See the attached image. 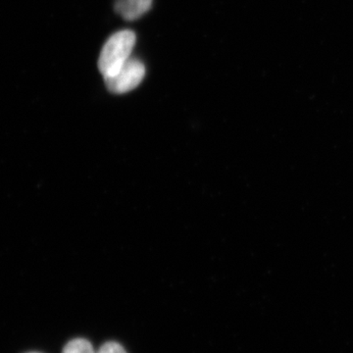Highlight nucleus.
Returning a JSON list of instances; mask_svg holds the SVG:
<instances>
[{
	"label": "nucleus",
	"instance_id": "f257e3e1",
	"mask_svg": "<svg viewBox=\"0 0 353 353\" xmlns=\"http://www.w3.org/2000/svg\"><path fill=\"white\" fill-rule=\"evenodd\" d=\"M136 34L130 30L115 32L102 48L99 69L103 77L112 76L131 58Z\"/></svg>",
	"mask_w": 353,
	"mask_h": 353
},
{
	"label": "nucleus",
	"instance_id": "f03ea898",
	"mask_svg": "<svg viewBox=\"0 0 353 353\" xmlns=\"http://www.w3.org/2000/svg\"><path fill=\"white\" fill-rule=\"evenodd\" d=\"M145 76V65L141 60L131 57L114 75L104 77V83L112 94H126L138 88Z\"/></svg>",
	"mask_w": 353,
	"mask_h": 353
},
{
	"label": "nucleus",
	"instance_id": "7ed1b4c3",
	"mask_svg": "<svg viewBox=\"0 0 353 353\" xmlns=\"http://www.w3.org/2000/svg\"><path fill=\"white\" fill-rule=\"evenodd\" d=\"M153 0H118L115 10L123 19L134 21L141 18L152 8Z\"/></svg>",
	"mask_w": 353,
	"mask_h": 353
},
{
	"label": "nucleus",
	"instance_id": "20e7f679",
	"mask_svg": "<svg viewBox=\"0 0 353 353\" xmlns=\"http://www.w3.org/2000/svg\"><path fill=\"white\" fill-rule=\"evenodd\" d=\"M62 353H97L92 343L83 338L70 341L63 348Z\"/></svg>",
	"mask_w": 353,
	"mask_h": 353
},
{
	"label": "nucleus",
	"instance_id": "39448f33",
	"mask_svg": "<svg viewBox=\"0 0 353 353\" xmlns=\"http://www.w3.org/2000/svg\"><path fill=\"white\" fill-rule=\"evenodd\" d=\"M97 353H127V352L120 343H116V341H108V343H103Z\"/></svg>",
	"mask_w": 353,
	"mask_h": 353
},
{
	"label": "nucleus",
	"instance_id": "423d86ee",
	"mask_svg": "<svg viewBox=\"0 0 353 353\" xmlns=\"http://www.w3.org/2000/svg\"><path fill=\"white\" fill-rule=\"evenodd\" d=\"M31 353H38V352H31Z\"/></svg>",
	"mask_w": 353,
	"mask_h": 353
}]
</instances>
